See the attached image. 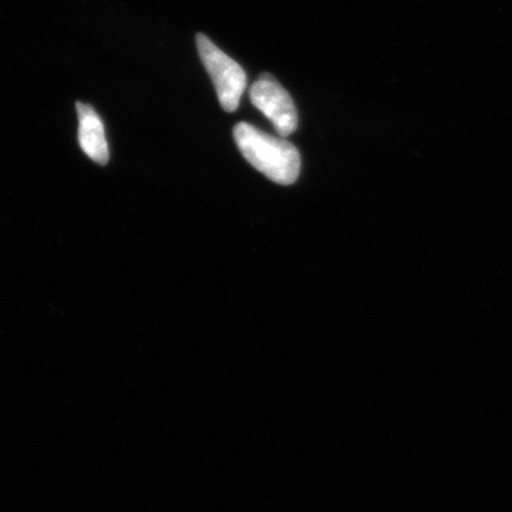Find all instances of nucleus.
Masks as SVG:
<instances>
[{
    "label": "nucleus",
    "mask_w": 512,
    "mask_h": 512,
    "mask_svg": "<svg viewBox=\"0 0 512 512\" xmlns=\"http://www.w3.org/2000/svg\"><path fill=\"white\" fill-rule=\"evenodd\" d=\"M252 104L265 114L279 136L288 137L298 128V113L292 97L271 74H262L251 87Z\"/></svg>",
    "instance_id": "3"
},
{
    "label": "nucleus",
    "mask_w": 512,
    "mask_h": 512,
    "mask_svg": "<svg viewBox=\"0 0 512 512\" xmlns=\"http://www.w3.org/2000/svg\"><path fill=\"white\" fill-rule=\"evenodd\" d=\"M77 119H79V146L84 154L99 165H107L110 160L109 143L106 130L97 111L89 104L76 103Z\"/></svg>",
    "instance_id": "4"
},
{
    "label": "nucleus",
    "mask_w": 512,
    "mask_h": 512,
    "mask_svg": "<svg viewBox=\"0 0 512 512\" xmlns=\"http://www.w3.org/2000/svg\"><path fill=\"white\" fill-rule=\"evenodd\" d=\"M201 62L210 74L222 109L234 113L239 107L242 94L247 89V74L234 59L225 55L207 36L197 35Z\"/></svg>",
    "instance_id": "2"
},
{
    "label": "nucleus",
    "mask_w": 512,
    "mask_h": 512,
    "mask_svg": "<svg viewBox=\"0 0 512 512\" xmlns=\"http://www.w3.org/2000/svg\"><path fill=\"white\" fill-rule=\"evenodd\" d=\"M234 138L242 156L269 180L282 185H291L298 180L301 156L298 148L285 138L269 136L248 123L235 126Z\"/></svg>",
    "instance_id": "1"
}]
</instances>
